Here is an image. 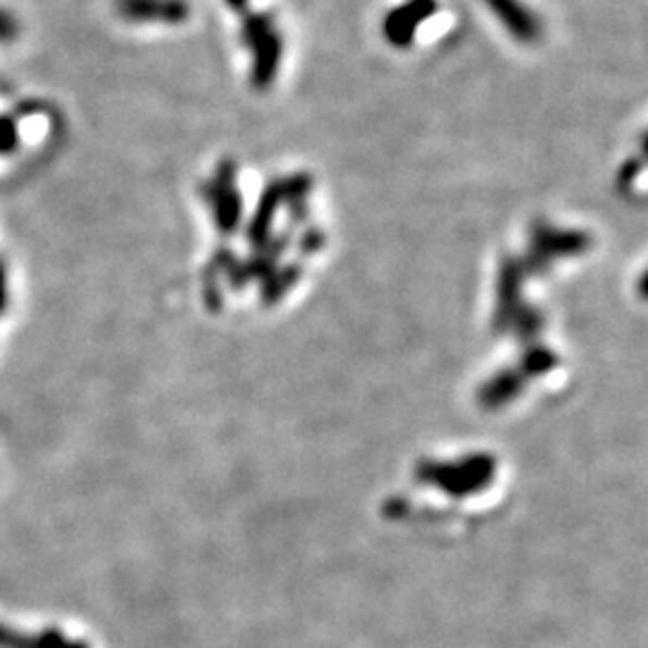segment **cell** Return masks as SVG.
I'll list each match as a JSON object with an SVG mask.
<instances>
[{"mask_svg":"<svg viewBox=\"0 0 648 648\" xmlns=\"http://www.w3.org/2000/svg\"><path fill=\"white\" fill-rule=\"evenodd\" d=\"M242 41L252 51V85L267 89L279 73L284 39L270 15H248L242 20Z\"/></svg>","mask_w":648,"mask_h":648,"instance_id":"6da1fadb","label":"cell"},{"mask_svg":"<svg viewBox=\"0 0 648 648\" xmlns=\"http://www.w3.org/2000/svg\"><path fill=\"white\" fill-rule=\"evenodd\" d=\"M439 10L437 0H407V3L397 5L391 13L385 17V39L395 46V49H407L413 43L415 32L423 25V22L431 20Z\"/></svg>","mask_w":648,"mask_h":648,"instance_id":"7a4b0ae2","label":"cell"},{"mask_svg":"<svg viewBox=\"0 0 648 648\" xmlns=\"http://www.w3.org/2000/svg\"><path fill=\"white\" fill-rule=\"evenodd\" d=\"M115 13L125 22H161V25H180L190 17V5L185 0H115Z\"/></svg>","mask_w":648,"mask_h":648,"instance_id":"3957f363","label":"cell"},{"mask_svg":"<svg viewBox=\"0 0 648 648\" xmlns=\"http://www.w3.org/2000/svg\"><path fill=\"white\" fill-rule=\"evenodd\" d=\"M485 8L502 22V27L522 43H536L543 37L540 17L522 0H483Z\"/></svg>","mask_w":648,"mask_h":648,"instance_id":"277c9868","label":"cell"},{"mask_svg":"<svg viewBox=\"0 0 648 648\" xmlns=\"http://www.w3.org/2000/svg\"><path fill=\"white\" fill-rule=\"evenodd\" d=\"M20 142V133H17V123L8 115H0V154H10L17 149Z\"/></svg>","mask_w":648,"mask_h":648,"instance_id":"5b68a950","label":"cell"},{"mask_svg":"<svg viewBox=\"0 0 648 648\" xmlns=\"http://www.w3.org/2000/svg\"><path fill=\"white\" fill-rule=\"evenodd\" d=\"M20 37V22L0 8V41H15Z\"/></svg>","mask_w":648,"mask_h":648,"instance_id":"8992f818","label":"cell"},{"mask_svg":"<svg viewBox=\"0 0 648 648\" xmlns=\"http://www.w3.org/2000/svg\"><path fill=\"white\" fill-rule=\"evenodd\" d=\"M8 300H10V291H8V267L0 260V315H3L5 308H8Z\"/></svg>","mask_w":648,"mask_h":648,"instance_id":"52a82bcc","label":"cell"},{"mask_svg":"<svg viewBox=\"0 0 648 648\" xmlns=\"http://www.w3.org/2000/svg\"><path fill=\"white\" fill-rule=\"evenodd\" d=\"M226 3L230 8H236V10H246L248 8V0H226Z\"/></svg>","mask_w":648,"mask_h":648,"instance_id":"ba28073f","label":"cell"}]
</instances>
